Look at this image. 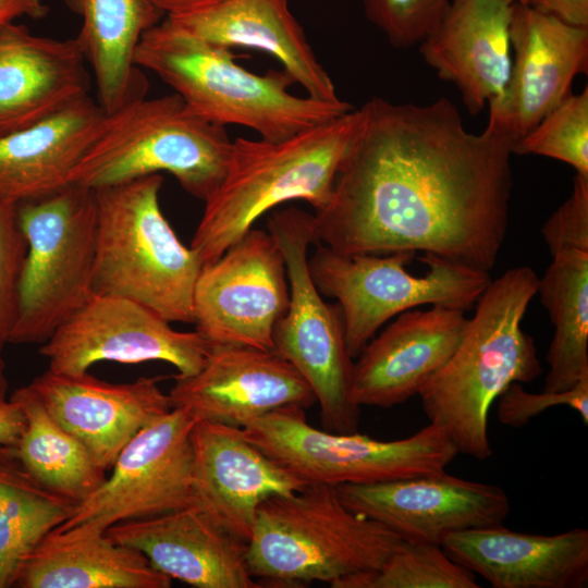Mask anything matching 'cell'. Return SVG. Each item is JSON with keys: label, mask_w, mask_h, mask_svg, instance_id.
Returning a JSON list of instances; mask_svg holds the SVG:
<instances>
[{"label": "cell", "mask_w": 588, "mask_h": 588, "mask_svg": "<svg viewBox=\"0 0 588 588\" xmlns=\"http://www.w3.org/2000/svg\"><path fill=\"white\" fill-rule=\"evenodd\" d=\"M340 164L314 244L345 254L422 252L490 272L509 224L512 140L492 121L470 133L448 98L373 97Z\"/></svg>", "instance_id": "6da1fadb"}, {"label": "cell", "mask_w": 588, "mask_h": 588, "mask_svg": "<svg viewBox=\"0 0 588 588\" xmlns=\"http://www.w3.org/2000/svg\"><path fill=\"white\" fill-rule=\"evenodd\" d=\"M538 282L527 266L491 280L455 351L418 392L429 422L446 432L457 453L489 458L492 403L511 383L531 382L542 372L534 339L522 328Z\"/></svg>", "instance_id": "7a4b0ae2"}, {"label": "cell", "mask_w": 588, "mask_h": 588, "mask_svg": "<svg viewBox=\"0 0 588 588\" xmlns=\"http://www.w3.org/2000/svg\"><path fill=\"white\" fill-rule=\"evenodd\" d=\"M231 49L201 40L166 17L148 29L135 63L171 87L196 115L217 125H241L260 138L280 140L340 117L352 109L344 100L321 101L290 93L295 81L283 71L253 73Z\"/></svg>", "instance_id": "3957f363"}, {"label": "cell", "mask_w": 588, "mask_h": 588, "mask_svg": "<svg viewBox=\"0 0 588 588\" xmlns=\"http://www.w3.org/2000/svg\"><path fill=\"white\" fill-rule=\"evenodd\" d=\"M351 111L280 140L235 138L222 181L205 200L191 248L217 260L261 216L290 200L322 209L359 122Z\"/></svg>", "instance_id": "277c9868"}, {"label": "cell", "mask_w": 588, "mask_h": 588, "mask_svg": "<svg viewBox=\"0 0 588 588\" xmlns=\"http://www.w3.org/2000/svg\"><path fill=\"white\" fill-rule=\"evenodd\" d=\"M401 540L348 509L334 486L309 483L260 503L246 559L259 584L302 587L322 581L333 588L346 577L380 567Z\"/></svg>", "instance_id": "5b68a950"}, {"label": "cell", "mask_w": 588, "mask_h": 588, "mask_svg": "<svg viewBox=\"0 0 588 588\" xmlns=\"http://www.w3.org/2000/svg\"><path fill=\"white\" fill-rule=\"evenodd\" d=\"M161 174L95 191V294L140 303L169 322L193 323V294L201 262L166 219Z\"/></svg>", "instance_id": "8992f818"}, {"label": "cell", "mask_w": 588, "mask_h": 588, "mask_svg": "<svg viewBox=\"0 0 588 588\" xmlns=\"http://www.w3.org/2000/svg\"><path fill=\"white\" fill-rule=\"evenodd\" d=\"M231 144L224 126L193 113L176 94L145 97L106 114L70 183L97 189L167 172L205 201L223 179Z\"/></svg>", "instance_id": "52a82bcc"}, {"label": "cell", "mask_w": 588, "mask_h": 588, "mask_svg": "<svg viewBox=\"0 0 588 588\" xmlns=\"http://www.w3.org/2000/svg\"><path fill=\"white\" fill-rule=\"evenodd\" d=\"M17 213L27 249L9 343L42 344L95 294L96 194L70 183Z\"/></svg>", "instance_id": "ba28073f"}, {"label": "cell", "mask_w": 588, "mask_h": 588, "mask_svg": "<svg viewBox=\"0 0 588 588\" xmlns=\"http://www.w3.org/2000/svg\"><path fill=\"white\" fill-rule=\"evenodd\" d=\"M315 245L309 273L320 294L338 301L352 358L394 316L421 305L465 311L491 281L489 272L429 255L420 258L428 272L413 275L405 268L415 256L412 252L345 254Z\"/></svg>", "instance_id": "9c48e42d"}, {"label": "cell", "mask_w": 588, "mask_h": 588, "mask_svg": "<svg viewBox=\"0 0 588 588\" xmlns=\"http://www.w3.org/2000/svg\"><path fill=\"white\" fill-rule=\"evenodd\" d=\"M244 437L307 483L367 485L445 470L458 454L446 432L429 422L391 441L317 429L305 408L286 406L246 424Z\"/></svg>", "instance_id": "30bf717a"}, {"label": "cell", "mask_w": 588, "mask_h": 588, "mask_svg": "<svg viewBox=\"0 0 588 588\" xmlns=\"http://www.w3.org/2000/svg\"><path fill=\"white\" fill-rule=\"evenodd\" d=\"M268 231L284 257L290 303L272 333V350L290 362L311 388L324 430L358 431L360 407L351 397L353 365L339 304L321 298L308 269L313 215L289 207L268 218Z\"/></svg>", "instance_id": "8fae6325"}, {"label": "cell", "mask_w": 588, "mask_h": 588, "mask_svg": "<svg viewBox=\"0 0 588 588\" xmlns=\"http://www.w3.org/2000/svg\"><path fill=\"white\" fill-rule=\"evenodd\" d=\"M290 303L283 253L269 231L248 230L204 265L193 294V324L211 345L272 350Z\"/></svg>", "instance_id": "7c38bea8"}, {"label": "cell", "mask_w": 588, "mask_h": 588, "mask_svg": "<svg viewBox=\"0 0 588 588\" xmlns=\"http://www.w3.org/2000/svg\"><path fill=\"white\" fill-rule=\"evenodd\" d=\"M195 418L172 408L142 428L121 450L111 474L60 528L77 525L106 531L195 504L192 429Z\"/></svg>", "instance_id": "4fadbf2b"}, {"label": "cell", "mask_w": 588, "mask_h": 588, "mask_svg": "<svg viewBox=\"0 0 588 588\" xmlns=\"http://www.w3.org/2000/svg\"><path fill=\"white\" fill-rule=\"evenodd\" d=\"M211 344L196 330L181 332L147 306L115 295L94 294L41 344L48 369L87 372L98 362L162 360L180 376L196 373Z\"/></svg>", "instance_id": "5bb4252c"}, {"label": "cell", "mask_w": 588, "mask_h": 588, "mask_svg": "<svg viewBox=\"0 0 588 588\" xmlns=\"http://www.w3.org/2000/svg\"><path fill=\"white\" fill-rule=\"evenodd\" d=\"M342 502L402 540L440 544L451 534L502 525L510 512L497 485L445 470L384 482L334 486Z\"/></svg>", "instance_id": "9a60e30c"}, {"label": "cell", "mask_w": 588, "mask_h": 588, "mask_svg": "<svg viewBox=\"0 0 588 588\" xmlns=\"http://www.w3.org/2000/svg\"><path fill=\"white\" fill-rule=\"evenodd\" d=\"M510 40V78L503 97L488 106L489 121L515 143L572 94L577 74L588 73V28L514 2Z\"/></svg>", "instance_id": "2e32d148"}, {"label": "cell", "mask_w": 588, "mask_h": 588, "mask_svg": "<svg viewBox=\"0 0 588 588\" xmlns=\"http://www.w3.org/2000/svg\"><path fill=\"white\" fill-rule=\"evenodd\" d=\"M172 408L195 419L243 428L286 406L308 408L316 396L297 369L273 350L211 345L194 375L174 377Z\"/></svg>", "instance_id": "e0dca14e"}, {"label": "cell", "mask_w": 588, "mask_h": 588, "mask_svg": "<svg viewBox=\"0 0 588 588\" xmlns=\"http://www.w3.org/2000/svg\"><path fill=\"white\" fill-rule=\"evenodd\" d=\"M191 438L195 504L246 542L261 502L309 485L250 443L238 427L196 419Z\"/></svg>", "instance_id": "ac0fdd59"}, {"label": "cell", "mask_w": 588, "mask_h": 588, "mask_svg": "<svg viewBox=\"0 0 588 588\" xmlns=\"http://www.w3.org/2000/svg\"><path fill=\"white\" fill-rule=\"evenodd\" d=\"M159 379L140 377L110 383L88 372L69 375L47 369L28 387L51 416L108 470L142 428L172 409Z\"/></svg>", "instance_id": "d6986e66"}, {"label": "cell", "mask_w": 588, "mask_h": 588, "mask_svg": "<svg viewBox=\"0 0 588 588\" xmlns=\"http://www.w3.org/2000/svg\"><path fill=\"white\" fill-rule=\"evenodd\" d=\"M467 321L464 310L445 306L397 315L357 356L352 401L359 407L390 408L418 394L453 354Z\"/></svg>", "instance_id": "ffe728a7"}, {"label": "cell", "mask_w": 588, "mask_h": 588, "mask_svg": "<svg viewBox=\"0 0 588 588\" xmlns=\"http://www.w3.org/2000/svg\"><path fill=\"white\" fill-rule=\"evenodd\" d=\"M114 542L143 553L171 579L196 588H259L252 576L247 542L194 504L162 515L110 526Z\"/></svg>", "instance_id": "44dd1931"}, {"label": "cell", "mask_w": 588, "mask_h": 588, "mask_svg": "<svg viewBox=\"0 0 588 588\" xmlns=\"http://www.w3.org/2000/svg\"><path fill=\"white\" fill-rule=\"evenodd\" d=\"M513 0H449L418 44L424 61L458 89L469 114L504 95L511 71Z\"/></svg>", "instance_id": "7402d4cb"}, {"label": "cell", "mask_w": 588, "mask_h": 588, "mask_svg": "<svg viewBox=\"0 0 588 588\" xmlns=\"http://www.w3.org/2000/svg\"><path fill=\"white\" fill-rule=\"evenodd\" d=\"M90 75L75 38L0 27V137L52 117L89 96Z\"/></svg>", "instance_id": "603a6c76"}, {"label": "cell", "mask_w": 588, "mask_h": 588, "mask_svg": "<svg viewBox=\"0 0 588 588\" xmlns=\"http://www.w3.org/2000/svg\"><path fill=\"white\" fill-rule=\"evenodd\" d=\"M441 547L493 588L588 586V530L584 528L549 536L499 525L451 534Z\"/></svg>", "instance_id": "cb8c5ba5"}, {"label": "cell", "mask_w": 588, "mask_h": 588, "mask_svg": "<svg viewBox=\"0 0 588 588\" xmlns=\"http://www.w3.org/2000/svg\"><path fill=\"white\" fill-rule=\"evenodd\" d=\"M164 17L207 42L265 51L279 60L307 96L321 101L341 100L286 0H223Z\"/></svg>", "instance_id": "d4e9b609"}, {"label": "cell", "mask_w": 588, "mask_h": 588, "mask_svg": "<svg viewBox=\"0 0 588 588\" xmlns=\"http://www.w3.org/2000/svg\"><path fill=\"white\" fill-rule=\"evenodd\" d=\"M106 112L86 96L52 117L0 137V198L21 204L70 184Z\"/></svg>", "instance_id": "484cf974"}, {"label": "cell", "mask_w": 588, "mask_h": 588, "mask_svg": "<svg viewBox=\"0 0 588 588\" xmlns=\"http://www.w3.org/2000/svg\"><path fill=\"white\" fill-rule=\"evenodd\" d=\"M171 578L139 551L88 526L57 527L24 561L22 588H169Z\"/></svg>", "instance_id": "4316f807"}, {"label": "cell", "mask_w": 588, "mask_h": 588, "mask_svg": "<svg viewBox=\"0 0 588 588\" xmlns=\"http://www.w3.org/2000/svg\"><path fill=\"white\" fill-rule=\"evenodd\" d=\"M81 17L75 40L91 69L97 102L106 112L146 97L148 81L135 63L143 35L164 14L151 0H63Z\"/></svg>", "instance_id": "83f0119b"}, {"label": "cell", "mask_w": 588, "mask_h": 588, "mask_svg": "<svg viewBox=\"0 0 588 588\" xmlns=\"http://www.w3.org/2000/svg\"><path fill=\"white\" fill-rule=\"evenodd\" d=\"M22 411L24 428L9 446L22 467L38 482L76 503L106 480L103 469L86 446L64 429L27 385L10 396Z\"/></svg>", "instance_id": "f1b7e54d"}, {"label": "cell", "mask_w": 588, "mask_h": 588, "mask_svg": "<svg viewBox=\"0 0 588 588\" xmlns=\"http://www.w3.org/2000/svg\"><path fill=\"white\" fill-rule=\"evenodd\" d=\"M552 257L537 289L554 327L543 390L562 392L588 378V252Z\"/></svg>", "instance_id": "f546056e"}, {"label": "cell", "mask_w": 588, "mask_h": 588, "mask_svg": "<svg viewBox=\"0 0 588 588\" xmlns=\"http://www.w3.org/2000/svg\"><path fill=\"white\" fill-rule=\"evenodd\" d=\"M76 504L38 482L9 446H0V588L15 586L26 558Z\"/></svg>", "instance_id": "4dcf8cb0"}, {"label": "cell", "mask_w": 588, "mask_h": 588, "mask_svg": "<svg viewBox=\"0 0 588 588\" xmlns=\"http://www.w3.org/2000/svg\"><path fill=\"white\" fill-rule=\"evenodd\" d=\"M475 574L440 544L401 540L384 563L346 577L333 588H478Z\"/></svg>", "instance_id": "1f68e13d"}, {"label": "cell", "mask_w": 588, "mask_h": 588, "mask_svg": "<svg viewBox=\"0 0 588 588\" xmlns=\"http://www.w3.org/2000/svg\"><path fill=\"white\" fill-rule=\"evenodd\" d=\"M513 155H538L563 161L588 176V88L569 94L525 136Z\"/></svg>", "instance_id": "d6a6232c"}, {"label": "cell", "mask_w": 588, "mask_h": 588, "mask_svg": "<svg viewBox=\"0 0 588 588\" xmlns=\"http://www.w3.org/2000/svg\"><path fill=\"white\" fill-rule=\"evenodd\" d=\"M449 0H363L367 19L395 48L418 45L439 23Z\"/></svg>", "instance_id": "836d02e7"}, {"label": "cell", "mask_w": 588, "mask_h": 588, "mask_svg": "<svg viewBox=\"0 0 588 588\" xmlns=\"http://www.w3.org/2000/svg\"><path fill=\"white\" fill-rule=\"evenodd\" d=\"M27 242L17 205L0 198V351L9 343Z\"/></svg>", "instance_id": "e575fe53"}, {"label": "cell", "mask_w": 588, "mask_h": 588, "mask_svg": "<svg viewBox=\"0 0 588 588\" xmlns=\"http://www.w3.org/2000/svg\"><path fill=\"white\" fill-rule=\"evenodd\" d=\"M498 418L513 428L525 426L530 419L555 406H567L578 413L588 425V378L562 392L530 393L522 383H511L498 397Z\"/></svg>", "instance_id": "d590c367"}, {"label": "cell", "mask_w": 588, "mask_h": 588, "mask_svg": "<svg viewBox=\"0 0 588 588\" xmlns=\"http://www.w3.org/2000/svg\"><path fill=\"white\" fill-rule=\"evenodd\" d=\"M541 234L552 256L588 252V176L575 175L571 195L547 219Z\"/></svg>", "instance_id": "8d00e7d4"}, {"label": "cell", "mask_w": 588, "mask_h": 588, "mask_svg": "<svg viewBox=\"0 0 588 588\" xmlns=\"http://www.w3.org/2000/svg\"><path fill=\"white\" fill-rule=\"evenodd\" d=\"M531 7L567 24L588 28V0H534Z\"/></svg>", "instance_id": "74e56055"}, {"label": "cell", "mask_w": 588, "mask_h": 588, "mask_svg": "<svg viewBox=\"0 0 588 588\" xmlns=\"http://www.w3.org/2000/svg\"><path fill=\"white\" fill-rule=\"evenodd\" d=\"M24 428V416L12 399L0 403V446H14Z\"/></svg>", "instance_id": "f35d334b"}, {"label": "cell", "mask_w": 588, "mask_h": 588, "mask_svg": "<svg viewBox=\"0 0 588 588\" xmlns=\"http://www.w3.org/2000/svg\"><path fill=\"white\" fill-rule=\"evenodd\" d=\"M48 14L45 0H0V27L19 17L41 19Z\"/></svg>", "instance_id": "ab89813d"}, {"label": "cell", "mask_w": 588, "mask_h": 588, "mask_svg": "<svg viewBox=\"0 0 588 588\" xmlns=\"http://www.w3.org/2000/svg\"><path fill=\"white\" fill-rule=\"evenodd\" d=\"M164 16L183 14L208 8L223 0H151Z\"/></svg>", "instance_id": "60d3db41"}, {"label": "cell", "mask_w": 588, "mask_h": 588, "mask_svg": "<svg viewBox=\"0 0 588 588\" xmlns=\"http://www.w3.org/2000/svg\"><path fill=\"white\" fill-rule=\"evenodd\" d=\"M9 383L5 373V364L0 355V403L9 400L8 397Z\"/></svg>", "instance_id": "b9f144b4"}, {"label": "cell", "mask_w": 588, "mask_h": 588, "mask_svg": "<svg viewBox=\"0 0 588 588\" xmlns=\"http://www.w3.org/2000/svg\"><path fill=\"white\" fill-rule=\"evenodd\" d=\"M516 3L524 4V5H531L534 0H513Z\"/></svg>", "instance_id": "7bdbcfd3"}]
</instances>
